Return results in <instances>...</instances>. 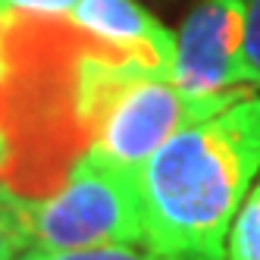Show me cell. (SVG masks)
Listing matches in <instances>:
<instances>
[{"label":"cell","instance_id":"cell-1","mask_svg":"<svg viewBox=\"0 0 260 260\" xmlns=\"http://www.w3.org/2000/svg\"><path fill=\"white\" fill-rule=\"evenodd\" d=\"M260 176V91L204 116L138 166L144 245L222 260L235 210Z\"/></svg>","mask_w":260,"mask_h":260},{"label":"cell","instance_id":"cell-11","mask_svg":"<svg viewBox=\"0 0 260 260\" xmlns=\"http://www.w3.org/2000/svg\"><path fill=\"white\" fill-rule=\"evenodd\" d=\"M0 16H4V13H0ZM4 69H7V57H4V38H0V79H4ZM0 144H4V138H0Z\"/></svg>","mask_w":260,"mask_h":260},{"label":"cell","instance_id":"cell-12","mask_svg":"<svg viewBox=\"0 0 260 260\" xmlns=\"http://www.w3.org/2000/svg\"><path fill=\"white\" fill-rule=\"evenodd\" d=\"M4 160H7V147L0 144V166H4Z\"/></svg>","mask_w":260,"mask_h":260},{"label":"cell","instance_id":"cell-5","mask_svg":"<svg viewBox=\"0 0 260 260\" xmlns=\"http://www.w3.org/2000/svg\"><path fill=\"white\" fill-rule=\"evenodd\" d=\"M63 19L82 35L170 72L176 35L154 19L138 0H76Z\"/></svg>","mask_w":260,"mask_h":260},{"label":"cell","instance_id":"cell-4","mask_svg":"<svg viewBox=\"0 0 260 260\" xmlns=\"http://www.w3.org/2000/svg\"><path fill=\"white\" fill-rule=\"evenodd\" d=\"M241 0H201L176 35L170 82L188 98H229L251 88L241 60Z\"/></svg>","mask_w":260,"mask_h":260},{"label":"cell","instance_id":"cell-7","mask_svg":"<svg viewBox=\"0 0 260 260\" xmlns=\"http://www.w3.org/2000/svg\"><path fill=\"white\" fill-rule=\"evenodd\" d=\"M222 260H260V176L229 222Z\"/></svg>","mask_w":260,"mask_h":260},{"label":"cell","instance_id":"cell-13","mask_svg":"<svg viewBox=\"0 0 260 260\" xmlns=\"http://www.w3.org/2000/svg\"><path fill=\"white\" fill-rule=\"evenodd\" d=\"M0 13H7V7H4V0H0Z\"/></svg>","mask_w":260,"mask_h":260},{"label":"cell","instance_id":"cell-2","mask_svg":"<svg viewBox=\"0 0 260 260\" xmlns=\"http://www.w3.org/2000/svg\"><path fill=\"white\" fill-rule=\"evenodd\" d=\"M144 245L138 170L82 151L66 179L31 207V251ZM147 248V245H144Z\"/></svg>","mask_w":260,"mask_h":260},{"label":"cell","instance_id":"cell-10","mask_svg":"<svg viewBox=\"0 0 260 260\" xmlns=\"http://www.w3.org/2000/svg\"><path fill=\"white\" fill-rule=\"evenodd\" d=\"M4 7L13 13H31V16H66L76 0H4Z\"/></svg>","mask_w":260,"mask_h":260},{"label":"cell","instance_id":"cell-3","mask_svg":"<svg viewBox=\"0 0 260 260\" xmlns=\"http://www.w3.org/2000/svg\"><path fill=\"white\" fill-rule=\"evenodd\" d=\"M248 94H254V91L229 94V98H188L170 82L166 72L151 69L144 76H138L107 107L88 151H98L107 160L138 170L179 128L210 116Z\"/></svg>","mask_w":260,"mask_h":260},{"label":"cell","instance_id":"cell-6","mask_svg":"<svg viewBox=\"0 0 260 260\" xmlns=\"http://www.w3.org/2000/svg\"><path fill=\"white\" fill-rule=\"evenodd\" d=\"M31 198L0 185V260H19L31 251Z\"/></svg>","mask_w":260,"mask_h":260},{"label":"cell","instance_id":"cell-9","mask_svg":"<svg viewBox=\"0 0 260 260\" xmlns=\"http://www.w3.org/2000/svg\"><path fill=\"white\" fill-rule=\"evenodd\" d=\"M245 35H241V60H245L251 88L260 91V0H241Z\"/></svg>","mask_w":260,"mask_h":260},{"label":"cell","instance_id":"cell-8","mask_svg":"<svg viewBox=\"0 0 260 260\" xmlns=\"http://www.w3.org/2000/svg\"><path fill=\"white\" fill-rule=\"evenodd\" d=\"M19 260H182V257H166L144 245H107L82 251H28Z\"/></svg>","mask_w":260,"mask_h":260}]
</instances>
